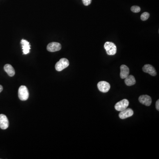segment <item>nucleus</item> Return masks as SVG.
<instances>
[{
	"instance_id": "1",
	"label": "nucleus",
	"mask_w": 159,
	"mask_h": 159,
	"mask_svg": "<svg viewBox=\"0 0 159 159\" xmlns=\"http://www.w3.org/2000/svg\"><path fill=\"white\" fill-rule=\"evenodd\" d=\"M104 47L109 55H114L117 52V47L113 42H106L105 43Z\"/></svg>"
},
{
	"instance_id": "2",
	"label": "nucleus",
	"mask_w": 159,
	"mask_h": 159,
	"mask_svg": "<svg viewBox=\"0 0 159 159\" xmlns=\"http://www.w3.org/2000/svg\"><path fill=\"white\" fill-rule=\"evenodd\" d=\"M29 92L28 88L25 86H22L18 90V96L21 100L25 101L29 97Z\"/></svg>"
},
{
	"instance_id": "3",
	"label": "nucleus",
	"mask_w": 159,
	"mask_h": 159,
	"mask_svg": "<svg viewBox=\"0 0 159 159\" xmlns=\"http://www.w3.org/2000/svg\"><path fill=\"white\" fill-rule=\"evenodd\" d=\"M69 61L65 58L61 59L55 65V69L57 71H61L67 68L69 65Z\"/></svg>"
},
{
	"instance_id": "4",
	"label": "nucleus",
	"mask_w": 159,
	"mask_h": 159,
	"mask_svg": "<svg viewBox=\"0 0 159 159\" xmlns=\"http://www.w3.org/2000/svg\"><path fill=\"white\" fill-rule=\"evenodd\" d=\"M129 105V101L127 99H124L116 103V104L115 106V108L117 111H123L127 108Z\"/></svg>"
},
{
	"instance_id": "5",
	"label": "nucleus",
	"mask_w": 159,
	"mask_h": 159,
	"mask_svg": "<svg viewBox=\"0 0 159 159\" xmlns=\"http://www.w3.org/2000/svg\"><path fill=\"white\" fill-rule=\"evenodd\" d=\"M97 87L100 91L106 93L109 91L110 89V86L109 83L105 81H101L98 83Z\"/></svg>"
},
{
	"instance_id": "6",
	"label": "nucleus",
	"mask_w": 159,
	"mask_h": 159,
	"mask_svg": "<svg viewBox=\"0 0 159 159\" xmlns=\"http://www.w3.org/2000/svg\"><path fill=\"white\" fill-rule=\"evenodd\" d=\"M61 46L60 43L57 42H52L47 45V51L50 52H54L60 51L61 49Z\"/></svg>"
},
{
	"instance_id": "7",
	"label": "nucleus",
	"mask_w": 159,
	"mask_h": 159,
	"mask_svg": "<svg viewBox=\"0 0 159 159\" xmlns=\"http://www.w3.org/2000/svg\"><path fill=\"white\" fill-rule=\"evenodd\" d=\"M9 126V120L7 116L5 115H0V128L2 129H6Z\"/></svg>"
},
{
	"instance_id": "8",
	"label": "nucleus",
	"mask_w": 159,
	"mask_h": 159,
	"mask_svg": "<svg viewBox=\"0 0 159 159\" xmlns=\"http://www.w3.org/2000/svg\"><path fill=\"white\" fill-rule=\"evenodd\" d=\"M139 101L142 104L150 106L152 104V99L148 95H142L139 97Z\"/></svg>"
},
{
	"instance_id": "9",
	"label": "nucleus",
	"mask_w": 159,
	"mask_h": 159,
	"mask_svg": "<svg viewBox=\"0 0 159 159\" xmlns=\"http://www.w3.org/2000/svg\"><path fill=\"white\" fill-rule=\"evenodd\" d=\"M133 114V111L131 108H126L124 110L121 111L119 114V117L121 119H127L129 117H131Z\"/></svg>"
},
{
	"instance_id": "10",
	"label": "nucleus",
	"mask_w": 159,
	"mask_h": 159,
	"mask_svg": "<svg viewBox=\"0 0 159 159\" xmlns=\"http://www.w3.org/2000/svg\"><path fill=\"white\" fill-rule=\"evenodd\" d=\"M142 70L145 73H148L151 76H155L156 75V72L155 68L151 65H145L142 68Z\"/></svg>"
},
{
	"instance_id": "11",
	"label": "nucleus",
	"mask_w": 159,
	"mask_h": 159,
	"mask_svg": "<svg viewBox=\"0 0 159 159\" xmlns=\"http://www.w3.org/2000/svg\"><path fill=\"white\" fill-rule=\"evenodd\" d=\"M21 44L22 45V48L23 52L24 55H27L30 52L31 49L30 43L28 41L25 39H22L21 41Z\"/></svg>"
},
{
	"instance_id": "12",
	"label": "nucleus",
	"mask_w": 159,
	"mask_h": 159,
	"mask_svg": "<svg viewBox=\"0 0 159 159\" xmlns=\"http://www.w3.org/2000/svg\"><path fill=\"white\" fill-rule=\"evenodd\" d=\"M120 77L122 79L126 78L129 75V68L125 65H123L120 67Z\"/></svg>"
},
{
	"instance_id": "13",
	"label": "nucleus",
	"mask_w": 159,
	"mask_h": 159,
	"mask_svg": "<svg viewBox=\"0 0 159 159\" xmlns=\"http://www.w3.org/2000/svg\"><path fill=\"white\" fill-rule=\"evenodd\" d=\"M4 69L10 77H13L15 74V71L13 67L11 65L7 64L4 66Z\"/></svg>"
},
{
	"instance_id": "14",
	"label": "nucleus",
	"mask_w": 159,
	"mask_h": 159,
	"mask_svg": "<svg viewBox=\"0 0 159 159\" xmlns=\"http://www.w3.org/2000/svg\"><path fill=\"white\" fill-rule=\"evenodd\" d=\"M125 79V83L127 86H133L136 83L135 77L133 75H129Z\"/></svg>"
},
{
	"instance_id": "15",
	"label": "nucleus",
	"mask_w": 159,
	"mask_h": 159,
	"mask_svg": "<svg viewBox=\"0 0 159 159\" xmlns=\"http://www.w3.org/2000/svg\"><path fill=\"white\" fill-rule=\"evenodd\" d=\"M150 14L149 13L147 12H145L142 14L141 15V19L142 21H146L149 18H150Z\"/></svg>"
},
{
	"instance_id": "16",
	"label": "nucleus",
	"mask_w": 159,
	"mask_h": 159,
	"mask_svg": "<svg viewBox=\"0 0 159 159\" xmlns=\"http://www.w3.org/2000/svg\"><path fill=\"white\" fill-rule=\"evenodd\" d=\"M131 10L133 13H139L141 11V8L138 6H133L131 8Z\"/></svg>"
},
{
	"instance_id": "17",
	"label": "nucleus",
	"mask_w": 159,
	"mask_h": 159,
	"mask_svg": "<svg viewBox=\"0 0 159 159\" xmlns=\"http://www.w3.org/2000/svg\"><path fill=\"white\" fill-rule=\"evenodd\" d=\"M92 0H82L83 3L85 6H88L91 4Z\"/></svg>"
},
{
	"instance_id": "18",
	"label": "nucleus",
	"mask_w": 159,
	"mask_h": 159,
	"mask_svg": "<svg viewBox=\"0 0 159 159\" xmlns=\"http://www.w3.org/2000/svg\"><path fill=\"white\" fill-rule=\"evenodd\" d=\"M156 109L157 110H159V100H158L156 102Z\"/></svg>"
},
{
	"instance_id": "19",
	"label": "nucleus",
	"mask_w": 159,
	"mask_h": 159,
	"mask_svg": "<svg viewBox=\"0 0 159 159\" xmlns=\"http://www.w3.org/2000/svg\"><path fill=\"white\" fill-rule=\"evenodd\" d=\"M3 89V87H2V86H1V85H0V93L2 91Z\"/></svg>"
}]
</instances>
